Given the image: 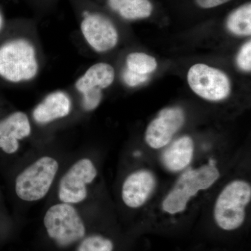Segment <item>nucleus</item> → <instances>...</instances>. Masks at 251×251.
I'll list each match as a JSON object with an SVG mask.
<instances>
[{
    "label": "nucleus",
    "mask_w": 251,
    "mask_h": 251,
    "mask_svg": "<svg viewBox=\"0 0 251 251\" xmlns=\"http://www.w3.org/2000/svg\"><path fill=\"white\" fill-rule=\"evenodd\" d=\"M237 63L239 69L246 72L251 70V41L249 40L242 46L238 52Z\"/></svg>",
    "instance_id": "obj_19"
},
{
    "label": "nucleus",
    "mask_w": 251,
    "mask_h": 251,
    "mask_svg": "<svg viewBox=\"0 0 251 251\" xmlns=\"http://www.w3.org/2000/svg\"><path fill=\"white\" fill-rule=\"evenodd\" d=\"M184 121V112L179 107L163 109L147 128L146 143L153 149L163 148L173 139Z\"/></svg>",
    "instance_id": "obj_10"
},
{
    "label": "nucleus",
    "mask_w": 251,
    "mask_h": 251,
    "mask_svg": "<svg viewBox=\"0 0 251 251\" xmlns=\"http://www.w3.org/2000/svg\"><path fill=\"white\" fill-rule=\"evenodd\" d=\"M251 199V186L247 181L235 180L220 193L214 206L216 224L225 231L237 229L244 224L245 209Z\"/></svg>",
    "instance_id": "obj_2"
},
{
    "label": "nucleus",
    "mask_w": 251,
    "mask_h": 251,
    "mask_svg": "<svg viewBox=\"0 0 251 251\" xmlns=\"http://www.w3.org/2000/svg\"><path fill=\"white\" fill-rule=\"evenodd\" d=\"M187 80L193 92L210 101L224 100L231 93V82L227 75L206 64H196L190 68Z\"/></svg>",
    "instance_id": "obj_6"
},
{
    "label": "nucleus",
    "mask_w": 251,
    "mask_h": 251,
    "mask_svg": "<svg viewBox=\"0 0 251 251\" xmlns=\"http://www.w3.org/2000/svg\"><path fill=\"white\" fill-rule=\"evenodd\" d=\"M97 171L88 158L79 160L63 176L59 183V198L62 202L77 204L87 198V184L95 179Z\"/></svg>",
    "instance_id": "obj_8"
},
{
    "label": "nucleus",
    "mask_w": 251,
    "mask_h": 251,
    "mask_svg": "<svg viewBox=\"0 0 251 251\" xmlns=\"http://www.w3.org/2000/svg\"><path fill=\"white\" fill-rule=\"evenodd\" d=\"M194 145L191 137L184 135L175 140L162 155L165 166L171 171L184 169L192 161Z\"/></svg>",
    "instance_id": "obj_14"
},
{
    "label": "nucleus",
    "mask_w": 251,
    "mask_h": 251,
    "mask_svg": "<svg viewBox=\"0 0 251 251\" xmlns=\"http://www.w3.org/2000/svg\"><path fill=\"white\" fill-rule=\"evenodd\" d=\"M58 168V162L52 157L44 156L33 163L16 178L18 197L29 202L45 197L53 183Z\"/></svg>",
    "instance_id": "obj_5"
},
{
    "label": "nucleus",
    "mask_w": 251,
    "mask_h": 251,
    "mask_svg": "<svg viewBox=\"0 0 251 251\" xmlns=\"http://www.w3.org/2000/svg\"><path fill=\"white\" fill-rule=\"evenodd\" d=\"M226 27L234 35L248 36L251 34V4L239 6L226 19Z\"/></svg>",
    "instance_id": "obj_16"
},
{
    "label": "nucleus",
    "mask_w": 251,
    "mask_h": 251,
    "mask_svg": "<svg viewBox=\"0 0 251 251\" xmlns=\"http://www.w3.org/2000/svg\"><path fill=\"white\" fill-rule=\"evenodd\" d=\"M72 100L65 92L56 91L50 93L33 111V118L37 123L46 125L70 113Z\"/></svg>",
    "instance_id": "obj_13"
},
{
    "label": "nucleus",
    "mask_w": 251,
    "mask_h": 251,
    "mask_svg": "<svg viewBox=\"0 0 251 251\" xmlns=\"http://www.w3.org/2000/svg\"><path fill=\"white\" fill-rule=\"evenodd\" d=\"M115 76V69L110 64L100 62L89 68L77 79L75 87L82 94L84 110L92 111L99 106L103 98V90L113 83Z\"/></svg>",
    "instance_id": "obj_7"
},
{
    "label": "nucleus",
    "mask_w": 251,
    "mask_h": 251,
    "mask_svg": "<svg viewBox=\"0 0 251 251\" xmlns=\"http://www.w3.org/2000/svg\"><path fill=\"white\" fill-rule=\"evenodd\" d=\"M156 180L152 173L138 171L130 174L122 186V197L126 205L138 208L143 205L153 192Z\"/></svg>",
    "instance_id": "obj_12"
},
{
    "label": "nucleus",
    "mask_w": 251,
    "mask_h": 251,
    "mask_svg": "<svg viewBox=\"0 0 251 251\" xmlns=\"http://www.w3.org/2000/svg\"><path fill=\"white\" fill-rule=\"evenodd\" d=\"M196 4L202 9H212L228 2L231 0H195Z\"/></svg>",
    "instance_id": "obj_21"
},
{
    "label": "nucleus",
    "mask_w": 251,
    "mask_h": 251,
    "mask_svg": "<svg viewBox=\"0 0 251 251\" xmlns=\"http://www.w3.org/2000/svg\"><path fill=\"white\" fill-rule=\"evenodd\" d=\"M30 122L23 112H16L0 121V148L12 154L19 149L20 140L30 135Z\"/></svg>",
    "instance_id": "obj_11"
},
{
    "label": "nucleus",
    "mask_w": 251,
    "mask_h": 251,
    "mask_svg": "<svg viewBox=\"0 0 251 251\" xmlns=\"http://www.w3.org/2000/svg\"><path fill=\"white\" fill-rule=\"evenodd\" d=\"M80 29L87 44L97 52H108L118 43V31L113 23L98 13H86Z\"/></svg>",
    "instance_id": "obj_9"
},
{
    "label": "nucleus",
    "mask_w": 251,
    "mask_h": 251,
    "mask_svg": "<svg viewBox=\"0 0 251 251\" xmlns=\"http://www.w3.org/2000/svg\"><path fill=\"white\" fill-rule=\"evenodd\" d=\"M122 78L125 83L129 87H136L146 82L148 79V75L136 74L126 69L122 74Z\"/></svg>",
    "instance_id": "obj_20"
},
{
    "label": "nucleus",
    "mask_w": 251,
    "mask_h": 251,
    "mask_svg": "<svg viewBox=\"0 0 251 251\" xmlns=\"http://www.w3.org/2000/svg\"><path fill=\"white\" fill-rule=\"evenodd\" d=\"M44 222L49 237L61 247L72 245L85 237V224L70 204L62 202L51 206Z\"/></svg>",
    "instance_id": "obj_4"
},
{
    "label": "nucleus",
    "mask_w": 251,
    "mask_h": 251,
    "mask_svg": "<svg viewBox=\"0 0 251 251\" xmlns=\"http://www.w3.org/2000/svg\"><path fill=\"white\" fill-rule=\"evenodd\" d=\"M114 244L108 238L92 235L82 241L77 251H113Z\"/></svg>",
    "instance_id": "obj_18"
},
{
    "label": "nucleus",
    "mask_w": 251,
    "mask_h": 251,
    "mask_svg": "<svg viewBox=\"0 0 251 251\" xmlns=\"http://www.w3.org/2000/svg\"><path fill=\"white\" fill-rule=\"evenodd\" d=\"M109 7L128 21L150 17L153 5L150 0H108Z\"/></svg>",
    "instance_id": "obj_15"
},
{
    "label": "nucleus",
    "mask_w": 251,
    "mask_h": 251,
    "mask_svg": "<svg viewBox=\"0 0 251 251\" xmlns=\"http://www.w3.org/2000/svg\"><path fill=\"white\" fill-rule=\"evenodd\" d=\"M35 48L23 38L6 41L0 46V76L9 82H25L39 72Z\"/></svg>",
    "instance_id": "obj_1"
},
{
    "label": "nucleus",
    "mask_w": 251,
    "mask_h": 251,
    "mask_svg": "<svg viewBox=\"0 0 251 251\" xmlns=\"http://www.w3.org/2000/svg\"><path fill=\"white\" fill-rule=\"evenodd\" d=\"M3 25V18L1 16V14H0V30H1V27H2Z\"/></svg>",
    "instance_id": "obj_22"
},
{
    "label": "nucleus",
    "mask_w": 251,
    "mask_h": 251,
    "mask_svg": "<svg viewBox=\"0 0 251 251\" xmlns=\"http://www.w3.org/2000/svg\"><path fill=\"white\" fill-rule=\"evenodd\" d=\"M126 69L130 72L148 75L156 70L157 62L152 56L144 52H132L127 56Z\"/></svg>",
    "instance_id": "obj_17"
},
{
    "label": "nucleus",
    "mask_w": 251,
    "mask_h": 251,
    "mask_svg": "<svg viewBox=\"0 0 251 251\" xmlns=\"http://www.w3.org/2000/svg\"><path fill=\"white\" fill-rule=\"evenodd\" d=\"M219 176V171L211 163L185 172L165 198L163 202V210L171 214L184 211L193 196L201 190L211 187Z\"/></svg>",
    "instance_id": "obj_3"
}]
</instances>
